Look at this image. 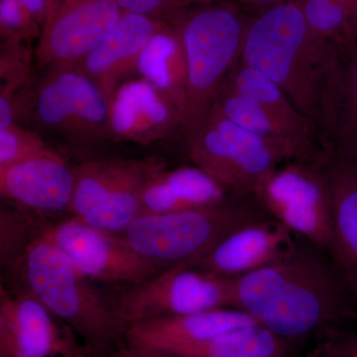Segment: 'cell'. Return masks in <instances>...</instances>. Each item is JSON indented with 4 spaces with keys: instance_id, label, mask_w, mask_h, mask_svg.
<instances>
[{
    "instance_id": "6da1fadb",
    "label": "cell",
    "mask_w": 357,
    "mask_h": 357,
    "mask_svg": "<svg viewBox=\"0 0 357 357\" xmlns=\"http://www.w3.org/2000/svg\"><path fill=\"white\" fill-rule=\"evenodd\" d=\"M232 307L289 342L357 318L354 296L324 249L296 236L267 266L232 278Z\"/></svg>"
},
{
    "instance_id": "7a4b0ae2",
    "label": "cell",
    "mask_w": 357,
    "mask_h": 357,
    "mask_svg": "<svg viewBox=\"0 0 357 357\" xmlns=\"http://www.w3.org/2000/svg\"><path fill=\"white\" fill-rule=\"evenodd\" d=\"M241 60L266 76L311 122L326 147L337 86V45L312 31L291 0L251 17Z\"/></svg>"
},
{
    "instance_id": "3957f363",
    "label": "cell",
    "mask_w": 357,
    "mask_h": 357,
    "mask_svg": "<svg viewBox=\"0 0 357 357\" xmlns=\"http://www.w3.org/2000/svg\"><path fill=\"white\" fill-rule=\"evenodd\" d=\"M250 15L234 0L187 4L168 21L177 32L185 63L182 128H198L243 53Z\"/></svg>"
},
{
    "instance_id": "277c9868",
    "label": "cell",
    "mask_w": 357,
    "mask_h": 357,
    "mask_svg": "<svg viewBox=\"0 0 357 357\" xmlns=\"http://www.w3.org/2000/svg\"><path fill=\"white\" fill-rule=\"evenodd\" d=\"M10 271L17 275L20 289L34 296L81 337L89 352L109 351L117 340L126 337L128 326L117 316L110 300L43 232Z\"/></svg>"
},
{
    "instance_id": "5b68a950",
    "label": "cell",
    "mask_w": 357,
    "mask_h": 357,
    "mask_svg": "<svg viewBox=\"0 0 357 357\" xmlns=\"http://www.w3.org/2000/svg\"><path fill=\"white\" fill-rule=\"evenodd\" d=\"M269 217L253 195L231 194L213 206L141 213L121 236L138 255L164 271L195 264L230 232Z\"/></svg>"
},
{
    "instance_id": "8992f818",
    "label": "cell",
    "mask_w": 357,
    "mask_h": 357,
    "mask_svg": "<svg viewBox=\"0 0 357 357\" xmlns=\"http://www.w3.org/2000/svg\"><path fill=\"white\" fill-rule=\"evenodd\" d=\"M213 109L267 141L289 162H310L324 149L311 122L266 76L241 68L232 88L222 84Z\"/></svg>"
},
{
    "instance_id": "52a82bcc",
    "label": "cell",
    "mask_w": 357,
    "mask_h": 357,
    "mask_svg": "<svg viewBox=\"0 0 357 357\" xmlns=\"http://www.w3.org/2000/svg\"><path fill=\"white\" fill-rule=\"evenodd\" d=\"M195 166L220 183L230 194L250 196L258 185L288 160L267 141L237 126L211 109L185 135Z\"/></svg>"
},
{
    "instance_id": "ba28073f",
    "label": "cell",
    "mask_w": 357,
    "mask_h": 357,
    "mask_svg": "<svg viewBox=\"0 0 357 357\" xmlns=\"http://www.w3.org/2000/svg\"><path fill=\"white\" fill-rule=\"evenodd\" d=\"M163 163L157 160L98 159L75 169L70 217L110 234H122L143 213L148 180Z\"/></svg>"
},
{
    "instance_id": "9c48e42d",
    "label": "cell",
    "mask_w": 357,
    "mask_h": 357,
    "mask_svg": "<svg viewBox=\"0 0 357 357\" xmlns=\"http://www.w3.org/2000/svg\"><path fill=\"white\" fill-rule=\"evenodd\" d=\"M231 280L185 263L130 285L110 302L128 326L142 319L232 307Z\"/></svg>"
},
{
    "instance_id": "30bf717a",
    "label": "cell",
    "mask_w": 357,
    "mask_h": 357,
    "mask_svg": "<svg viewBox=\"0 0 357 357\" xmlns=\"http://www.w3.org/2000/svg\"><path fill=\"white\" fill-rule=\"evenodd\" d=\"M33 112L43 128L73 143L112 136L109 100L77 67L51 69L33 98Z\"/></svg>"
},
{
    "instance_id": "8fae6325",
    "label": "cell",
    "mask_w": 357,
    "mask_h": 357,
    "mask_svg": "<svg viewBox=\"0 0 357 357\" xmlns=\"http://www.w3.org/2000/svg\"><path fill=\"white\" fill-rule=\"evenodd\" d=\"M253 196L270 217L294 236L328 252L333 236L332 211L311 162H288L278 167Z\"/></svg>"
},
{
    "instance_id": "7c38bea8",
    "label": "cell",
    "mask_w": 357,
    "mask_h": 357,
    "mask_svg": "<svg viewBox=\"0 0 357 357\" xmlns=\"http://www.w3.org/2000/svg\"><path fill=\"white\" fill-rule=\"evenodd\" d=\"M42 232L91 280L134 285L162 271L138 255L121 234L96 229L70 215L44 222Z\"/></svg>"
},
{
    "instance_id": "4fadbf2b",
    "label": "cell",
    "mask_w": 357,
    "mask_h": 357,
    "mask_svg": "<svg viewBox=\"0 0 357 357\" xmlns=\"http://www.w3.org/2000/svg\"><path fill=\"white\" fill-rule=\"evenodd\" d=\"M116 0H61L42 26L35 58L41 67L76 68L121 20Z\"/></svg>"
},
{
    "instance_id": "5bb4252c",
    "label": "cell",
    "mask_w": 357,
    "mask_h": 357,
    "mask_svg": "<svg viewBox=\"0 0 357 357\" xmlns=\"http://www.w3.org/2000/svg\"><path fill=\"white\" fill-rule=\"evenodd\" d=\"M27 291L0 287V356L82 357L75 333Z\"/></svg>"
},
{
    "instance_id": "9a60e30c",
    "label": "cell",
    "mask_w": 357,
    "mask_h": 357,
    "mask_svg": "<svg viewBox=\"0 0 357 357\" xmlns=\"http://www.w3.org/2000/svg\"><path fill=\"white\" fill-rule=\"evenodd\" d=\"M311 164L325 188L332 211L328 255L357 301V166L325 148Z\"/></svg>"
},
{
    "instance_id": "2e32d148",
    "label": "cell",
    "mask_w": 357,
    "mask_h": 357,
    "mask_svg": "<svg viewBox=\"0 0 357 357\" xmlns=\"http://www.w3.org/2000/svg\"><path fill=\"white\" fill-rule=\"evenodd\" d=\"M75 170L57 152L0 167V194L18 210L42 218L70 213Z\"/></svg>"
},
{
    "instance_id": "e0dca14e",
    "label": "cell",
    "mask_w": 357,
    "mask_h": 357,
    "mask_svg": "<svg viewBox=\"0 0 357 357\" xmlns=\"http://www.w3.org/2000/svg\"><path fill=\"white\" fill-rule=\"evenodd\" d=\"M252 324L258 323L243 310L220 307L134 321L126 328V338L131 347L168 356L232 328Z\"/></svg>"
},
{
    "instance_id": "ac0fdd59",
    "label": "cell",
    "mask_w": 357,
    "mask_h": 357,
    "mask_svg": "<svg viewBox=\"0 0 357 357\" xmlns=\"http://www.w3.org/2000/svg\"><path fill=\"white\" fill-rule=\"evenodd\" d=\"M295 241L282 223L269 217L227 234L194 266L227 278L257 271L280 257Z\"/></svg>"
},
{
    "instance_id": "d6986e66",
    "label": "cell",
    "mask_w": 357,
    "mask_h": 357,
    "mask_svg": "<svg viewBox=\"0 0 357 357\" xmlns=\"http://www.w3.org/2000/svg\"><path fill=\"white\" fill-rule=\"evenodd\" d=\"M166 22L123 11L107 39L84 59L77 69L100 88L110 105L123 79L137 70L145 47Z\"/></svg>"
},
{
    "instance_id": "ffe728a7",
    "label": "cell",
    "mask_w": 357,
    "mask_h": 357,
    "mask_svg": "<svg viewBox=\"0 0 357 357\" xmlns=\"http://www.w3.org/2000/svg\"><path fill=\"white\" fill-rule=\"evenodd\" d=\"M112 136L139 145L165 139L182 128L177 109L146 79H128L119 86L110 103Z\"/></svg>"
},
{
    "instance_id": "44dd1931",
    "label": "cell",
    "mask_w": 357,
    "mask_h": 357,
    "mask_svg": "<svg viewBox=\"0 0 357 357\" xmlns=\"http://www.w3.org/2000/svg\"><path fill=\"white\" fill-rule=\"evenodd\" d=\"M230 192L199 167H162L149 178L142 196L143 213H173L222 203Z\"/></svg>"
},
{
    "instance_id": "7402d4cb",
    "label": "cell",
    "mask_w": 357,
    "mask_h": 357,
    "mask_svg": "<svg viewBox=\"0 0 357 357\" xmlns=\"http://www.w3.org/2000/svg\"><path fill=\"white\" fill-rule=\"evenodd\" d=\"M137 70L177 109L182 122L187 79L184 52L177 32L168 21L145 47Z\"/></svg>"
},
{
    "instance_id": "603a6c76",
    "label": "cell",
    "mask_w": 357,
    "mask_h": 357,
    "mask_svg": "<svg viewBox=\"0 0 357 357\" xmlns=\"http://www.w3.org/2000/svg\"><path fill=\"white\" fill-rule=\"evenodd\" d=\"M326 149L357 166V42L338 46L335 114Z\"/></svg>"
},
{
    "instance_id": "cb8c5ba5",
    "label": "cell",
    "mask_w": 357,
    "mask_h": 357,
    "mask_svg": "<svg viewBox=\"0 0 357 357\" xmlns=\"http://www.w3.org/2000/svg\"><path fill=\"white\" fill-rule=\"evenodd\" d=\"M291 342L252 324L220 333L202 344L180 349L166 357H287Z\"/></svg>"
},
{
    "instance_id": "d4e9b609",
    "label": "cell",
    "mask_w": 357,
    "mask_h": 357,
    "mask_svg": "<svg viewBox=\"0 0 357 357\" xmlns=\"http://www.w3.org/2000/svg\"><path fill=\"white\" fill-rule=\"evenodd\" d=\"M312 31L337 45L357 42V0H291Z\"/></svg>"
},
{
    "instance_id": "484cf974",
    "label": "cell",
    "mask_w": 357,
    "mask_h": 357,
    "mask_svg": "<svg viewBox=\"0 0 357 357\" xmlns=\"http://www.w3.org/2000/svg\"><path fill=\"white\" fill-rule=\"evenodd\" d=\"M43 218L17 210L0 213V260L6 269L24 255L26 249L41 234Z\"/></svg>"
},
{
    "instance_id": "4316f807",
    "label": "cell",
    "mask_w": 357,
    "mask_h": 357,
    "mask_svg": "<svg viewBox=\"0 0 357 357\" xmlns=\"http://www.w3.org/2000/svg\"><path fill=\"white\" fill-rule=\"evenodd\" d=\"M55 152L34 131L17 124L0 129V167L14 165Z\"/></svg>"
},
{
    "instance_id": "83f0119b",
    "label": "cell",
    "mask_w": 357,
    "mask_h": 357,
    "mask_svg": "<svg viewBox=\"0 0 357 357\" xmlns=\"http://www.w3.org/2000/svg\"><path fill=\"white\" fill-rule=\"evenodd\" d=\"M0 28L6 42H28L41 35L39 25L28 15L20 0H0Z\"/></svg>"
},
{
    "instance_id": "f1b7e54d",
    "label": "cell",
    "mask_w": 357,
    "mask_h": 357,
    "mask_svg": "<svg viewBox=\"0 0 357 357\" xmlns=\"http://www.w3.org/2000/svg\"><path fill=\"white\" fill-rule=\"evenodd\" d=\"M319 342L314 351L324 357H357V333L337 326L319 333Z\"/></svg>"
},
{
    "instance_id": "f546056e",
    "label": "cell",
    "mask_w": 357,
    "mask_h": 357,
    "mask_svg": "<svg viewBox=\"0 0 357 357\" xmlns=\"http://www.w3.org/2000/svg\"><path fill=\"white\" fill-rule=\"evenodd\" d=\"M124 13L141 14L154 20L169 21L187 6L183 0H116Z\"/></svg>"
},
{
    "instance_id": "4dcf8cb0",
    "label": "cell",
    "mask_w": 357,
    "mask_h": 357,
    "mask_svg": "<svg viewBox=\"0 0 357 357\" xmlns=\"http://www.w3.org/2000/svg\"><path fill=\"white\" fill-rule=\"evenodd\" d=\"M82 357H166L144 349H137L128 344V349H119L116 351L86 352Z\"/></svg>"
},
{
    "instance_id": "1f68e13d",
    "label": "cell",
    "mask_w": 357,
    "mask_h": 357,
    "mask_svg": "<svg viewBox=\"0 0 357 357\" xmlns=\"http://www.w3.org/2000/svg\"><path fill=\"white\" fill-rule=\"evenodd\" d=\"M20 2L28 15L37 24L43 26L46 20V0H20Z\"/></svg>"
},
{
    "instance_id": "d6a6232c",
    "label": "cell",
    "mask_w": 357,
    "mask_h": 357,
    "mask_svg": "<svg viewBox=\"0 0 357 357\" xmlns=\"http://www.w3.org/2000/svg\"><path fill=\"white\" fill-rule=\"evenodd\" d=\"M287 0H238V3L245 9L250 15L261 13L265 9L281 3Z\"/></svg>"
},
{
    "instance_id": "836d02e7",
    "label": "cell",
    "mask_w": 357,
    "mask_h": 357,
    "mask_svg": "<svg viewBox=\"0 0 357 357\" xmlns=\"http://www.w3.org/2000/svg\"><path fill=\"white\" fill-rule=\"evenodd\" d=\"M60 2L61 0H46V20L49 17V16L51 15L52 13H54V10H55L56 7L59 6V3H60Z\"/></svg>"
},
{
    "instance_id": "e575fe53",
    "label": "cell",
    "mask_w": 357,
    "mask_h": 357,
    "mask_svg": "<svg viewBox=\"0 0 357 357\" xmlns=\"http://www.w3.org/2000/svg\"><path fill=\"white\" fill-rule=\"evenodd\" d=\"M305 357H324L323 356H321V354H318L317 351H312L311 354H307V356Z\"/></svg>"
},
{
    "instance_id": "d590c367",
    "label": "cell",
    "mask_w": 357,
    "mask_h": 357,
    "mask_svg": "<svg viewBox=\"0 0 357 357\" xmlns=\"http://www.w3.org/2000/svg\"><path fill=\"white\" fill-rule=\"evenodd\" d=\"M0 357H6V356H0Z\"/></svg>"
}]
</instances>
